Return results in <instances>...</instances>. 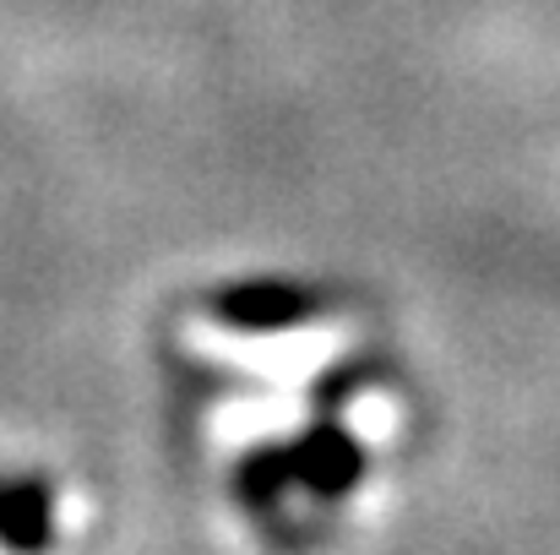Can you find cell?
I'll return each instance as SVG.
<instances>
[{"mask_svg": "<svg viewBox=\"0 0 560 555\" xmlns=\"http://www.w3.org/2000/svg\"><path fill=\"white\" fill-rule=\"evenodd\" d=\"M55 545V485L44 474L0 479V551L44 555Z\"/></svg>", "mask_w": 560, "mask_h": 555, "instance_id": "3", "label": "cell"}, {"mask_svg": "<svg viewBox=\"0 0 560 555\" xmlns=\"http://www.w3.org/2000/svg\"><path fill=\"white\" fill-rule=\"evenodd\" d=\"M289 452H294L300 490H311L316 501H343V496H354V485H360L365 469H371L360 436H354L349 425H338L332 414H322L316 425H305V430L289 441Z\"/></svg>", "mask_w": 560, "mask_h": 555, "instance_id": "2", "label": "cell"}, {"mask_svg": "<svg viewBox=\"0 0 560 555\" xmlns=\"http://www.w3.org/2000/svg\"><path fill=\"white\" fill-rule=\"evenodd\" d=\"M294 485H300V474H294V452H289L283 441H267V447L245 452L240 469H234V496H240V507H250V512L283 507V496H289Z\"/></svg>", "mask_w": 560, "mask_h": 555, "instance_id": "4", "label": "cell"}, {"mask_svg": "<svg viewBox=\"0 0 560 555\" xmlns=\"http://www.w3.org/2000/svg\"><path fill=\"white\" fill-rule=\"evenodd\" d=\"M207 311L229 333H289L322 311V294L305 284H283V278H250V284L218 289L207 300Z\"/></svg>", "mask_w": 560, "mask_h": 555, "instance_id": "1", "label": "cell"}, {"mask_svg": "<svg viewBox=\"0 0 560 555\" xmlns=\"http://www.w3.org/2000/svg\"><path fill=\"white\" fill-rule=\"evenodd\" d=\"M365 381H375V366H371V360L332 366L327 375H322V381H316V408H327V414H332V408H343V403H349V397H354Z\"/></svg>", "mask_w": 560, "mask_h": 555, "instance_id": "5", "label": "cell"}]
</instances>
